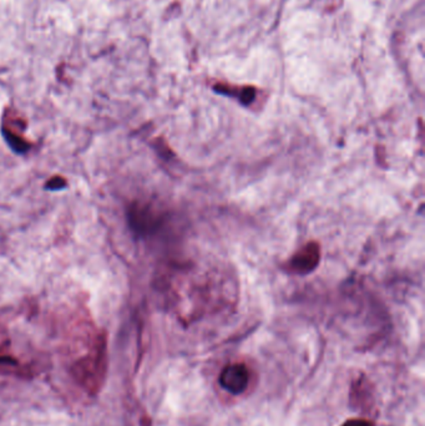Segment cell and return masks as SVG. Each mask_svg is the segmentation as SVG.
Segmentation results:
<instances>
[{
    "label": "cell",
    "mask_w": 425,
    "mask_h": 426,
    "mask_svg": "<svg viewBox=\"0 0 425 426\" xmlns=\"http://www.w3.org/2000/svg\"><path fill=\"white\" fill-rule=\"evenodd\" d=\"M220 383L232 394H241L245 391L248 383V370L243 364H234L224 369Z\"/></svg>",
    "instance_id": "obj_1"
},
{
    "label": "cell",
    "mask_w": 425,
    "mask_h": 426,
    "mask_svg": "<svg viewBox=\"0 0 425 426\" xmlns=\"http://www.w3.org/2000/svg\"><path fill=\"white\" fill-rule=\"evenodd\" d=\"M343 426H373V424L365 420H350L347 421Z\"/></svg>",
    "instance_id": "obj_3"
},
{
    "label": "cell",
    "mask_w": 425,
    "mask_h": 426,
    "mask_svg": "<svg viewBox=\"0 0 425 426\" xmlns=\"http://www.w3.org/2000/svg\"><path fill=\"white\" fill-rule=\"evenodd\" d=\"M319 261V247L316 243H310L300 249L291 261V265L298 272H310Z\"/></svg>",
    "instance_id": "obj_2"
}]
</instances>
